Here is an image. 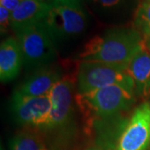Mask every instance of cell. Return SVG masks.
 Masks as SVG:
<instances>
[{
    "mask_svg": "<svg viewBox=\"0 0 150 150\" xmlns=\"http://www.w3.org/2000/svg\"><path fill=\"white\" fill-rule=\"evenodd\" d=\"M143 43L144 38L134 28H115L92 38L79 57L82 60L129 66Z\"/></svg>",
    "mask_w": 150,
    "mask_h": 150,
    "instance_id": "cell-1",
    "label": "cell"
},
{
    "mask_svg": "<svg viewBox=\"0 0 150 150\" xmlns=\"http://www.w3.org/2000/svg\"><path fill=\"white\" fill-rule=\"evenodd\" d=\"M137 99L134 82L76 93V105L89 122L114 118L129 110Z\"/></svg>",
    "mask_w": 150,
    "mask_h": 150,
    "instance_id": "cell-2",
    "label": "cell"
},
{
    "mask_svg": "<svg viewBox=\"0 0 150 150\" xmlns=\"http://www.w3.org/2000/svg\"><path fill=\"white\" fill-rule=\"evenodd\" d=\"M111 130L103 136L105 150H149L150 148V101H144L129 116L108 123Z\"/></svg>",
    "mask_w": 150,
    "mask_h": 150,
    "instance_id": "cell-3",
    "label": "cell"
},
{
    "mask_svg": "<svg viewBox=\"0 0 150 150\" xmlns=\"http://www.w3.org/2000/svg\"><path fill=\"white\" fill-rule=\"evenodd\" d=\"M16 35L28 67L39 69L49 65L55 58L54 38L43 22L22 28Z\"/></svg>",
    "mask_w": 150,
    "mask_h": 150,
    "instance_id": "cell-4",
    "label": "cell"
},
{
    "mask_svg": "<svg viewBox=\"0 0 150 150\" xmlns=\"http://www.w3.org/2000/svg\"><path fill=\"white\" fill-rule=\"evenodd\" d=\"M76 80L78 93L133 82L128 74V66L95 60H81L78 67Z\"/></svg>",
    "mask_w": 150,
    "mask_h": 150,
    "instance_id": "cell-5",
    "label": "cell"
},
{
    "mask_svg": "<svg viewBox=\"0 0 150 150\" xmlns=\"http://www.w3.org/2000/svg\"><path fill=\"white\" fill-rule=\"evenodd\" d=\"M52 111L47 126L48 132L65 131L73 126L74 121V83L69 77H64L50 92Z\"/></svg>",
    "mask_w": 150,
    "mask_h": 150,
    "instance_id": "cell-6",
    "label": "cell"
},
{
    "mask_svg": "<svg viewBox=\"0 0 150 150\" xmlns=\"http://www.w3.org/2000/svg\"><path fill=\"white\" fill-rule=\"evenodd\" d=\"M43 23L54 39L67 38L76 36L85 29L87 18L80 7L54 1Z\"/></svg>",
    "mask_w": 150,
    "mask_h": 150,
    "instance_id": "cell-7",
    "label": "cell"
},
{
    "mask_svg": "<svg viewBox=\"0 0 150 150\" xmlns=\"http://www.w3.org/2000/svg\"><path fill=\"white\" fill-rule=\"evenodd\" d=\"M50 94L40 97L20 96L13 94L12 111L18 123L43 130L48 124L51 111Z\"/></svg>",
    "mask_w": 150,
    "mask_h": 150,
    "instance_id": "cell-8",
    "label": "cell"
},
{
    "mask_svg": "<svg viewBox=\"0 0 150 150\" xmlns=\"http://www.w3.org/2000/svg\"><path fill=\"white\" fill-rule=\"evenodd\" d=\"M128 74L134 84L137 98L148 101L150 98V38H144L139 52L131 59Z\"/></svg>",
    "mask_w": 150,
    "mask_h": 150,
    "instance_id": "cell-9",
    "label": "cell"
},
{
    "mask_svg": "<svg viewBox=\"0 0 150 150\" xmlns=\"http://www.w3.org/2000/svg\"><path fill=\"white\" fill-rule=\"evenodd\" d=\"M63 78L62 72L58 67L44 66L37 69L21 85L18 87L13 94L28 97L48 95L55 84Z\"/></svg>",
    "mask_w": 150,
    "mask_h": 150,
    "instance_id": "cell-10",
    "label": "cell"
},
{
    "mask_svg": "<svg viewBox=\"0 0 150 150\" xmlns=\"http://www.w3.org/2000/svg\"><path fill=\"white\" fill-rule=\"evenodd\" d=\"M51 4L38 0H23L11 13V28L16 33L28 26L43 22L48 16Z\"/></svg>",
    "mask_w": 150,
    "mask_h": 150,
    "instance_id": "cell-11",
    "label": "cell"
},
{
    "mask_svg": "<svg viewBox=\"0 0 150 150\" xmlns=\"http://www.w3.org/2000/svg\"><path fill=\"white\" fill-rule=\"evenodd\" d=\"M23 59L16 38L8 37L0 45V80L7 83L19 74Z\"/></svg>",
    "mask_w": 150,
    "mask_h": 150,
    "instance_id": "cell-12",
    "label": "cell"
},
{
    "mask_svg": "<svg viewBox=\"0 0 150 150\" xmlns=\"http://www.w3.org/2000/svg\"><path fill=\"white\" fill-rule=\"evenodd\" d=\"M8 147L9 150H48L42 137L30 130L13 135L9 140Z\"/></svg>",
    "mask_w": 150,
    "mask_h": 150,
    "instance_id": "cell-13",
    "label": "cell"
},
{
    "mask_svg": "<svg viewBox=\"0 0 150 150\" xmlns=\"http://www.w3.org/2000/svg\"><path fill=\"white\" fill-rule=\"evenodd\" d=\"M134 26L144 38H150V2L143 1L137 8Z\"/></svg>",
    "mask_w": 150,
    "mask_h": 150,
    "instance_id": "cell-14",
    "label": "cell"
},
{
    "mask_svg": "<svg viewBox=\"0 0 150 150\" xmlns=\"http://www.w3.org/2000/svg\"><path fill=\"white\" fill-rule=\"evenodd\" d=\"M11 28V12L3 6H0V30L4 34Z\"/></svg>",
    "mask_w": 150,
    "mask_h": 150,
    "instance_id": "cell-15",
    "label": "cell"
},
{
    "mask_svg": "<svg viewBox=\"0 0 150 150\" xmlns=\"http://www.w3.org/2000/svg\"><path fill=\"white\" fill-rule=\"evenodd\" d=\"M97 4L103 8H114L120 6L125 0H93Z\"/></svg>",
    "mask_w": 150,
    "mask_h": 150,
    "instance_id": "cell-16",
    "label": "cell"
},
{
    "mask_svg": "<svg viewBox=\"0 0 150 150\" xmlns=\"http://www.w3.org/2000/svg\"><path fill=\"white\" fill-rule=\"evenodd\" d=\"M23 0H0V6L4 7L11 13L19 6Z\"/></svg>",
    "mask_w": 150,
    "mask_h": 150,
    "instance_id": "cell-17",
    "label": "cell"
},
{
    "mask_svg": "<svg viewBox=\"0 0 150 150\" xmlns=\"http://www.w3.org/2000/svg\"><path fill=\"white\" fill-rule=\"evenodd\" d=\"M54 1L57 3H59V4H66V5L80 7L79 6V0H54Z\"/></svg>",
    "mask_w": 150,
    "mask_h": 150,
    "instance_id": "cell-18",
    "label": "cell"
},
{
    "mask_svg": "<svg viewBox=\"0 0 150 150\" xmlns=\"http://www.w3.org/2000/svg\"><path fill=\"white\" fill-rule=\"evenodd\" d=\"M38 1H41V2H43V3H47V4H51L54 0H38Z\"/></svg>",
    "mask_w": 150,
    "mask_h": 150,
    "instance_id": "cell-19",
    "label": "cell"
},
{
    "mask_svg": "<svg viewBox=\"0 0 150 150\" xmlns=\"http://www.w3.org/2000/svg\"><path fill=\"white\" fill-rule=\"evenodd\" d=\"M0 150H5V149L4 148V146L2 144V143H1V147H0Z\"/></svg>",
    "mask_w": 150,
    "mask_h": 150,
    "instance_id": "cell-20",
    "label": "cell"
},
{
    "mask_svg": "<svg viewBox=\"0 0 150 150\" xmlns=\"http://www.w3.org/2000/svg\"><path fill=\"white\" fill-rule=\"evenodd\" d=\"M88 150H101V149H89Z\"/></svg>",
    "mask_w": 150,
    "mask_h": 150,
    "instance_id": "cell-21",
    "label": "cell"
},
{
    "mask_svg": "<svg viewBox=\"0 0 150 150\" xmlns=\"http://www.w3.org/2000/svg\"><path fill=\"white\" fill-rule=\"evenodd\" d=\"M144 1H147V2H150V0H144Z\"/></svg>",
    "mask_w": 150,
    "mask_h": 150,
    "instance_id": "cell-22",
    "label": "cell"
},
{
    "mask_svg": "<svg viewBox=\"0 0 150 150\" xmlns=\"http://www.w3.org/2000/svg\"><path fill=\"white\" fill-rule=\"evenodd\" d=\"M149 101H150V98H149Z\"/></svg>",
    "mask_w": 150,
    "mask_h": 150,
    "instance_id": "cell-23",
    "label": "cell"
}]
</instances>
